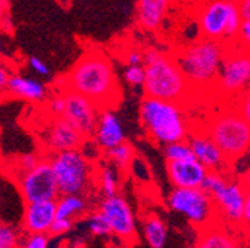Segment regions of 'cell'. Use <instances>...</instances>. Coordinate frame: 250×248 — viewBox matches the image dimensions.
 Returning a JSON list of instances; mask_svg holds the SVG:
<instances>
[{"instance_id": "cell-1", "label": "cell", "mask_w": 250, "mask_h": 248, "mask_svg": "<svg viewBox=\"0 0 250 248\" xmlns=\"http://www.w3.org/2000/svg\"><path fill=\"white\" fill-rule=\"evenodd\" d=\"M62 86L79 92L102 110L115 109L122 100V89L112 61L99 49H91L81 55Z\"/></svg>"}, {"instance_id": "cell-2", "label": "cell", "mask_w": 250, "mask_h": 248, "mask_svg": "<svg viewBox=\"0 0 250 248\" xmlns=\"http://www.w3.org/2000/svg\"><path fill=\"white\" fill-rule=\"evenodd\" d=\"M145 95L174 103H183L191 95L192 86L180 70L174 55L155 48L145 51Z\"/></svg>"}, {"instance_id": "cell-3", "label": "cell", "mask_w": 250, "mask_h": 248, "mask_svg": "<svg viewBox=\"0 0 250 248\" xmlns=\"http://www.w3.org/2000/svg\"><path fill=\"white\" fill-rule=\"evenodd\" d=\"M227 52V43L201 38L177 49L174 55L192 89H213Z\"/></svg>"}, {"instance_id": "cell-4", "label": "cell", "mask_w": 250, "mask_h": 248, "mask_svg": "<svg viewBox=\"0 0 250 248\" xmlns=\"http://www.w3.org/2000/svg\"><path fill=\"white\" fill-rule=\"evenodd\" d=\"M140 125L147 137L158 144L188 140L191 128L180 103L145 95L139 109Z\"/></svg>"}, {"instance_id": "cell-5", "label": "cell", "mask_w": 250, "mask_h": 248, "mask_svg": "<svg viewBox=\"0 0 250 248\" xmlns=\"http://www.w3.org/2000/svg\"><path fill=\"white\" fill-rule=\"evenodd\" d=\"M206 131L231 164L250 150V125L238 109L217 112L210 119Z\"/></svg>"}, {"instance_id": "cell-6", "label": "cell", "mask_w": 250, "mask_h": 248, "mask_svg": "<svg viewBox=\"0 0 250 248\" xmlns=\"http://www.w3.org/2000/svg\"><path fill=\"white\" fill-rule=\"evenodd\" d=\"M61 195H88L96 186L97 171L81 149L54 153L49 159Z\"/></svg>"}, {"instance_id": "cell-7", "label": "cell", "mask_w": 250, "mask_h": 248, "mask_svg": "<svg viewBox=\"0 0 250 248\" xmlns=\"http://www.w3.org/2000/svg\"><path fill=\"white\" fill-rule=\"evenodd\" d=\"M197 19L203 38L224 43L235 42L243 22L237 0H207Z\"/></svg>"}, {"instance_id": "cell-8", "label": "cell", "mask_w": 250, "mask_h": 248, "mask_svg": "<svg viewBox=\"0 0 250 248\" xmlns=\"http://www.w3.org/2000/svg\"><path fill=\"white\" fill-rule=\"evenodd\" d=\"M201 188L211 195L217 208L219 220L232 228L243 226L247 189L240 180H231L225 172L208 171Z\"/></svg>"}, {"instance_id": "cell-9", "label": "cell", "mask_w": 250, "mask_h": 248, "mask_svg": "<svg viewBox=\"0 0 250 248\" xmlns=\"http://www.w3.org/2000/svg\"><path fill=\"white\" fill-rule=\"evenodd\" d=\"M167 205L200 229L221 222L211 195L203 188H174L167 198Z\"/></svg>"}, {"instance_id": "cell-10", "label": "cell", "mask_w": 250, "mask_h": 248, "mask_svg": "<svg viewBox=\"0 0 250 248\" xmlns=\"http://www.w3.org/2000/svg\"><path fill=\"white\" fill-rule=\"evenodd\" d=\"M250 86V51L237 42L227 43V52L213 91L222 97L238 98Z\"/></svg>"}, {"instance_id": "cell-11", "label": "cell", "mask_w": 250, "mask_h": 248, "mask_svg": "<svg viewBox=\"0 0 250 248\" xmlns=\"http://www.w3.org/2000/svg\"><path fill=\"white\" fill-rule=\"evenodd\" d=\"M18 186L25 204L51 199L57 201L61 195L49 159H41L35 168L18 172Z\"/></svg>"}, {"instance_id": "cell-12", "label": "cell", "mask_w": 250, "mask_h": 248, "mask_svg": "<svg viewBox=\"0 0 250 248\" xmlns=\"http://www.w3.org/2000/svg\"><path fill=\"white\" fill-rule=\"evenodd\" d=\"M62 95L66 100V107L61 117L70 122L83 137L92 138L102 109L76 91L64 89Z\"/></svg>"}, {"instance_id": "cell-13", "label": "cell", "mask_w": 250, "mask_h": 248, "mask_svg": "<svg viewBox=\"0 0 250 248\" xmlns=\"http://www.w3.org/2000/svg\"><path fill=\"white\" fill-rule=\"evenodd\" d=\"M99 210L106 217V220L112 229V233L124 241L134 239L137 232V220L136 214L130 205V202L124 196L113 195L103 198Z\"/></svg>"}, {"instance_id": "cell-14", "label": "cell", "mask_w": 250, "mask_h": 248, "mask_svg": "<svg viewBox=\"0 0 250 248\" xmlns=\"http://www.w3.org/2000/svg\"><path fill=\"white\" fill-rule=\"evenodd\" d=\"M85 140L86 137H83L70 122L61 116H54L45 131V146L51 154L81 149Z\"/></svg>"}, {"instance_id": "cell-15", "label": "cell", "mask_w": 250, "mask_h": 248, "mask_svg": "<svg viewBox=\"0 0 250 248\" xmlns=\"http://www.w3.org/2000/svg\"><path fill=\"white\" fill-rule=\"evenodd\" d=\"M189 141L194 156L208 170V171H217V172H225L231 162L227 159L224 152L221 150L213 138L208 135L207 131H191Z\"/></svg>"}, {"instance_id": "cell-16", "label": "cell", "mask_w": 250, "mask_h": 248, "mask_svg": "<svg viewBox=\"0 0 250 248\" xmlns=\"http://www.w3.org/2000/svg\"><path fill=\"white\" fill-rule=\"evenodd\" d=\"M168 178L174 188H201L208 170L197 159L167 161Z\"/></svg>"}, {"instance_id": "cell-17", "label": "cell", "mask_w": 250, "mask_h": 248, "mask_svg": "<svg viewBox=\"0 0 250 248\" xmlns=\"http://www.w3.org/2000/svg\"><path fill=\"white\" fill-rule=\"evenodd\" d=\"M57 219V201L28 202L24 210L22 225L27 233H48Z\"/></svg>"}, {"instance_id": "cell-18", "label": "cell", "mask_w": 250, "mask_h": 248, "mask_svg": "<svg viewBox=\"0 0 250 248\" xmlns=\"http://www.w3.org/2000/svg\"><path fill=\"white\" fill-rule=\"evenodd\" d=\"M92 138L100 146L103 152L127 141V135H125L122 122L112 109H103L100 112L99 122Z\"/></svg>"}, {"instance_id": "cell-19", "label": "cell", "mask_w": 250, "mask_h": 248, "mask_svg": "<svg viewBox=\"0 0 250 248\" xmlns=\"http://www.w3.org/2000/svg\"><path fill=\"white\" fill-rule=\"evenodd\" d=\"M173 0H137L136 19L146 32H156L166 21Z\"/></svg>"}, {"instance_id": "cell-20", "label": "cell", "mask_w": 250, "mask_h": 248, "mask_svg": "<svg viewBox=\"0 0 250 248\" xmlns=\"http://www.w3.org/2000/svg\"><path fill=\"white\" fill-rule=\"evenodd\" d=\"M195 248H241L238 238L225 223L216 222L201 229Z\"/></svg>"}, {"instance_id": "cell-21", "label": "cell", "mask_w": 250, "mask_h": 248, "mask_svg": "<svg viewBox=\"0 0 250 248\" xmlns=\"http://www.w3.org/2000/svg\"><path fill=\"white\" fill-rule=\"evenodd\" d=\"M6 92L20 100L38 103V101L45 100L46 88L38 79L21 76V75H11L8 86H6Z\"/></svg>"}, {"instance_id": "cell-22", "label": "cell", "mask_w": 250, "mask_h": 248, "mask_svg": "<svg viewBox=\"0 0 250 248\" xmlns=\"http://www.w3.org/2000/svg\"><path fill=\"white\" fill-rule=\"evenodd\" d=\"M88 210L85 195H60L57 199V219H78Z\"/></svg>"}, {"instance_id": "cell-23", "label": "cell", "mask_w": 250, "mask_h": 248, "mask_svg": "<svg viewBox=\"0 0 250 248\" xmlns=\"http://www.w3.org/2000/svg\"><path fill=\"white\" fill-rule=\"evenodd\" d=\"M143 236L150 248H164L168 238V230L158 215L149 214L143 222Z\"/></svg>"}, {"instance_id": "cell-24", "label": "cell", "mask_w": 250, "mask_h": 248, "mask_svg": "<svg viewBox=\"0 0 250 248\" xmlns=\"http://www.w3.org/2000/svg\"><path fill=\"white\" fill-rule=\"evenodd\" d=\"M119 168H116L113 164L112 165H103L96 175V184L100 191V193L103 195V198L107 196H113L119 193V184H121V178H119Z\"/></svg>"}, {"instance_id": "cell-25", "label": "cell", "mask_w": 250, "mask_h": 248, "mask_svg": "<svg viewBox=\"0 0 250 248\" xmlns=\"http://www.w3.org/2000/svg\"><path fill=\"white\" fill-rule=\"evenodd\" d=\"M106 158L116 167L119 168L121 171H125L131 167V164L134 162L136 159V153H134V149L130 143L124 141L121 144H118L116 147H112L109 150L104 152Z\"/></svg>"}, {"instance_id": "cell-26", "label": "cell", "mask_w": 250, "mask_h": 248, "mask_svg": "<svg viewBox=\"0 0 250 248\" xmlns=\"http://www.w3.org/2000/svg\"><path fill=\"white\" fill-rule=\"evenodd\" d=\"M164 156L166 161H183V159H191L195 158L192 147L188 140H182V141H176V143H170L166 144L164 147Z\"/></svg>"}, {"instance_id": "cell-27", "label": "cell", "mask_w": 250, "mask_h": 248, "mask_svg": "<svg viewBox=\"0 0 250 248\" xmlns=\"http://www.w3.org/2000/svg\"><path fill=\"white\" fill-rule=\"evenodd\" d=\"M86 229L89 230L91 235H96V236H107L112 233V229L106 220V217L102 214L100 210L89 214L86 220Z\"/></svg>"}, {"instance_id": "cell-28", "label": "cell", "mask_w": 250, "mask_h": 248, "mask_svg": "<svg viewBox=\"0 0 250 248\" xmlns=\"http://www.w3.org/2000/svg\"><path fill=\"white\" fill-rule=\"evenodd\" d=\"M124 80L127 85L133 88H143L145 85V66L143 64H134V66H125L124 69Z\"/></svg>"}, {"instance_id": "cell-29", "label": "cell", "mask_w": 250, "mask_h": 248, "mask_svg": "<svg viewBox=\"0 0 250 248\" xmlns=\"http://www.w3.org/2000/svg\"><path fill=\"white\" fill-rule=\"evenodd\" d=\"M18 245V233L12 226L3 225L0 226V247L2 248H14Z\"/></svg>"}, {"instance_id": "cell-30", "label": "cell", "mask_w": 250, "mask_h": 248, "mask_svg": "<svg viewBox=\"0 0 250 248\" xmlns=\"http://www.w3.org/2000/svg\"><path fill=\"white\" fill-rule=\"evenodd\" d=\"M49 238L48 233H28L22 248H49Z\"/></svg>"}, {"instance_id": "cell-31", "label": "cell", "mask_w": 250, "mask_h": 248, "mask_svg": "<svg viewBox=\"0 0 250 248\" xmlns=\"http://www.w3.org/2000/svg\"><path fill=\"white\" fill-rule=\"evenodd\" d=\"M235 106H237L238 112L243 114V117L247 120V123L250 125V86L235 100Z\"/></svg>"}, {"instance_id": "cell-32", "label": "cell", "mask_w": 250, "mask_h": 248, "mask_svg": "<svg viewBox=\"0 0 250 248\" xmlns=\"http://www.w3.org/2000/svg\"><path fill=\"white\" fill-rule=\"evenodd\" d=\"M72 228H73V220H70V219H55L48 235L49 236H61V235L70 232Z\"/></svg>"}, {"instance_id": "cell-33", "label": "cell", "mask_w": 250, "mask_h": 248, "mask_svg": "<svg viewBox=\"0 0 250 248\" xmlns=\"http://www.w3.org/2000/svg\"><path fill=\"white\" fill-rule=\"evenodd\" d=\"M28 67H30L31 72L36 73L38 76H42V77L49 76V67L46 66L45 61H42V59L38 58V57H31V58H28Z\"/></svg>"}, {"instance_id": "cell-34", "label": "cell", "mask_w": 250, "mask_h": 248, "mask_svg": "<svg viewBox=\"0 0 250 248\" xmlns=\"http://www.w3.org/2000/svg\"><path fill=\"white\" fill-rule=\"evenodd\" d=\"M235 42L238 45H241L243 48H246L247 51H250V21H244L243 19Z\"/></svg>"}, {"instance_id": "cell-35", "label": "cell", "mask_w": 250, "mask_h": 248, "mask_svg": "<svg viewBox=\"0 0 250 248\" xmlns=\"http://www.w3.org/2000/svg\"><path fill=\"white\" fill-rule=\"evenodd\" d=\"M41 158L38 156L36 153H27V154H22L20 158V162H18V170L20 172L22 171H28L31 168H35L38 164H39Z\"/></svg>"}, {"instance_id": "cell-36", "label": "cell", "mask_w": 250, "mask_h": 248, "mask_svg": "<svg viewBox=\"0 0 250 248\" xmlns=\"http://www.w3.org/2000/svg\"><path fill=\"white\" fill-rule=\"evenodd\" d=\"M145 61V51H139L137 48H131L125 54L124 63L125 66H134V64H143Z\"/></svg>"}, {"instance_id": "cell-37", "label": "cell", "mask_w": 250, "mask_h": 248, "mask_svg": "<svg viewBox=\"0 0 250 248\" xmlns=\"http://www.w3.org/2000/svg\"><path fill=\"white\" fill-rule=\"evenodd\" d=\"M64 107H66V100H64V95H62V92L55 95L54 98H51L48 104V109L52 113V116H61L62 112H64Z\"/></svg>"}, {"instance_id": "cell-38", "label": "cell", "mask_w": 250, "mask_h": 248, "mask_svg": "<svg viewBox=\"0 0 250 248\" xmlns=\"http://www.w3.org/2000/svg\"><path fill=\"white\" fill-rule=\"evenodd\" d=\"M9 77H11V70L3 63H0V92L6 91Z\"/></svg>"}, {"instance_id": "cell-39", "label": "cell", "mask_w": 250, "mask_h": 248, "mask_svg": "<svg viewBox=\"0 0 250 248\" xmlns=\"http://www.w3.org/2000/svg\"><path fill=\"white\" fill-rule=\"evenodd\" d=\"M243 226H250V191H247L244 211H243Z\"/></svg>"}, {"instance_id": "cell-40", "label": "cell", "mask_w": 250, "mask_h": 248, "mask_svg": "<svg viewBox=\"0 0 250 248\" xmlns=\"http://www.w3.org/2000/svg\"><path fill=\"white\" fill-rule=\"evenodd\" d=\"M8 9H9L8 0H0V32H3V22H5V18L9 15V14H8Z\"/></svg>"}, {"instance_id": "cell-41", "label": "cell", "mask_w": 250, "mask_h": 248, "mask_svg": "<svg viewBox=\"0 0 250 248\" xmlns=\"http://www.w3.org/2000/svg\"><path fill=\"white\" fill-rule=\"evenodd\" d=\"M238 8L244 21H250V0H240Z\"/></svg>"}, {"instance_id": "cell-42", "label": "cell", "mask_w": 250, "mask_h": 248, "mask_svg": "<svg viewBox=\"0 0 250 248\" xmlns=\"http://www.w3.org/2000/svg\"><path fill=\"white\" fill-rule=\"evenodd\" d=\"M240 181L243 183V186L247 189V191H250V168L241 175V178H240Z\"/></svg>"}, {"instance_id": "cell-43", "label": "cell", "mask_w": 250, "mask_h": 248, "mask_svg": "<svg viewBox=\"0 0 250 248\" xmlns=\"http://www.w3.org/2000/svg\"><path fill=\"white\" fill-rule=\"evenodd\" d=\"M246 228H247V241L250 244V226H246Z\"/></svg>"}, {"instance_id": "cell-44", "label": "cell", "mask_w": 250, "mask_h": 248, "mask_svg": "<svg viewBox=\"0 0 250 248\" xmlns=\"http://www.w3.org/2000/svg\"><path fill=\"white\" fill-rule=\"evenodd\" d=\"M0 226H3V223H2V220H0Z\"/></svg>"}, {"instance_id": "cell-45", "label": "cell", "mask_w": 250, "mask_h": 248, "mask_svg": "<svg viewBox=\"0 0 250 248\" xmlns=\"http://www.w3.org/2000/svg\"><path fill=\"white\" fill-rule=\"evenodd\" d=\"M14 248H22V247H18V245H17V247H14Z\"/></svg>"}, {"instance_id": "cell-46", "label": "cell", "mask_w": 250, "mask_h": 248, "mask_svg": "<svg viewBox=\"0 0 250 248\" xmlns=\"http://www.w3.org/2000/svg\"><path fill=\"white\" fill-rule=\"evenodd\" d=\"M237 2H240V0H237Z\"/></svg>"}, {"instance_id": "cell-47", "label": "cell", "mask_w": 250, "mask_h": 248, "mask_svg": "<svg viewBox=\"0 0 250 248\" xmlns=\"http://www.w3.org/2000/svg\"><path fill=\"white\" fill-rule=\"evenodd\" d=\"M0 248H2V247H0Z\"/></svg>"}]
</instances>
